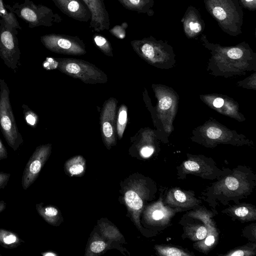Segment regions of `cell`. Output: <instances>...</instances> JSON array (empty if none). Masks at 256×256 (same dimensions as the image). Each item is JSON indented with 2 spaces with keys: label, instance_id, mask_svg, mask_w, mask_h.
<instances>
[{
  "label": "cell",
  "instance_id": "4fadbf2b",
  "mask_svg": "<svg viewBox=\"0 0 256 256\" xmlns=\"http://www.w3.org/2000/svg\"><path fill=\"white\" fill-rule=\"evenodd\" d=\"M124 200L128 206L134 212H138L142 207V200L134 190L126 191L124 194Z\"/></svg>",
  "mask_w": 256,
  "mask_h": 256
},
{
  "label": "cell",
  "instance_id": "e575fe53",
  "mask_svg": "<svg viewBox=\"0 0 256 256\" xmlns=\"http://www.w3.org/2000/svg\"><path fill=\"white\" fill-rule=\"evenodd\" d=\"M214 242V238L213 236H208L205 240V244L207 246H211Z\"/></svg>",
  "mask_w": 256,
  "mask_h": 256
},
{
  "label": "cell",
  "instance_id": "d6986e66",
  "mask_svg": "<svg viewBox=\"0 0 256 256\" xmlns=\"http://www.w3.org/2000/svg\"><path fill=\"white\" fill-rule=\"evenodd\" d=\"M158 252L161 254L167 256H188L180 250L175 248H158Z\"/></svg>",
  "mask_w": 256,
  "mask_h": 256
},
{
  "label": "cell",
  "instance_id": "74e56055",
  "mask_svg": "<svg viewBox=\"0 0 256 256\" xmlns=\"http://www.w3.org/2000/svg\"><path fill=\"white\" fill-rule=\"evenodd\" d=\"M42 254L44 256H57L56 254L52 252H46L42 253Z\"/></svg>",
  "mask_w": 256,
  "mask_h": 256
},
{
  "label": "cell",
  "instance_id": "3957f363",
  "mask_svg": "<svg viewBox=\"0 0 256 256\" xmlns=\"http://www.w3.org/2000/svg\"><path fill=\"white\" fill-rule=\"evenodd\" d=\"M57 68L62 72L88 84H104L106 74L93 64L74 58H54Z\"/></svg>",
  "mask_w": 256,
  "mask_h": 256
},
{
  "label": "cell",
  "instance_id": "ac0fdd59",
  "mask_svg": "<svg viewBox=\"0 0 256 256\" xmlns=\"http://www.w3.org/2000/svg\"><path fill=\"white\" fill-rule=\"evenodd\" d=\"M22 108H24V117L28 124L32 126H36L38 120L37 115L26 106L23 105Z\"/></svg>",
  "mask_w": 256,
  "mask_h": 256
},
{
  "label": "cell",
  "instance_id": "f546056e",
  "mask_svg": "<svg viewBox=\"0 0 256 256\" xmlns=\"http://www.w3.org/2000/svg\"><path fill=\"white\" fill-rule=\"evenodd\" d=\"M234 213L238 216L244 217L248 214V210L246 207H240L235 210Z\"/></svg>",
  "mask_w": 256,
  "mask_h": 256
},
{
  "label": "cell",
  "instance_id": "7402d4cb",
  "mask_svg": "<svg viewBox=\"0 0 256 256\" xmlns=\"http://www.w3.org/2000/svg\"><path fill=\"white\" fill-rule=\"evenodd\" d=\"M222 132L220 129L215 127H210L206 130L208 136L212 139H216L220 137Z\"/></svg>",
  "mask_w": 256,
  "mask_h": 256
},
{
  "label": "cell",
  "instance_id": "7a4b0ae2",
  "mask_svg": "<svg viewBox=\"0 0 256 256\" xmlns=\"http://www.w3.org/2000/svg\"><path fill=\"white\" fill-rule=\"evenodd\" d=\"M0 128L8 146L16 151L24 142L19 132L10 100V90L4 80L0 78Z\"/></svg>",
  "mask_w": 256,
  "mask_h": 256
},
{
  "label": "cell",
  "instance_id": "d6a6232c",
  "mask_svg": "<svg viewBox=\"0 0 256 256\" xmlns=\"http://www.w3.org/2000/svg\"><path fill=\"white\" fill-rule=\"evenodd\" d=\"M164 216L163 212L160 210H154L152 214V217L155 220H160L163 218Z\"/></svg>",
  "mask_w": 256,
  "mask_h": 256
},
{
  "label": "cell",
  "instance_id": "4316f807",
  "mask_svg": "<svg viewBox=\"0 0 256 256\" xmlns=\"http://www.w3.org/2000/svg\"><path fill=\"white\" fill-rule=\"evenodd\" d=\"M174 197L179 202H184L186 200V196L184 193L180 190H176L174 192Z\"/></svg>",
  "mask_w": 256,
  "mask_h": 256
},
{
  "label": "cell",
  "instance_id": "9a60e30c",
  "mask_svg": "<svg viewBox=\"0 0 256 256\" xmlns=\"http://www.w3.org/2000/svg\"><path fill=\"white\" fill-rule=\"evenodd\" d=\"M128 122V109L124 104H122L118 110L116 118V133L120 139L122 138Z\"/></svg>",
  "mask_w": 256,
  "mask_h": 256
},
{
  "label": "cell",
  "instance_id": "4dcf8cb0",
  "mask_svg": "<svg viewBox=\"0 0 256 256\" xmlns=\"http://www.w3.org/2000/svg\"><path fill=\"white\" fill-rule=\"evenodd\" d=\"M8 154L6 149L0 139V160L6 158Z\"/></svg>",
  "mask_w": 256,
  "mask_h": 256
},
{
  "label": "cell",
  "instance_id": "8d00e7d4",
  "mask_svg": "<svg viewBox=\"0 0 256 256\" xmlns=\"http://www.w3.org/2000/svg\"><path fill=\"white\" fill-rule=\"evenodd\" d=\"M230 256H244L245 255V253H244V252L242 251V250H236L232 254H230Z\"/></svg>",
  "mask_w": 256,
  "mask_h": 256
},
{
  "label": "cell",
  "instance_id": "277c9868",
  "mask_svg": "<svg viewBox=\"0 0 256 256\" xmlns=\"http://www.w3.org/2000/svg\"><path fill=\"white\" fill-rule=\"evenodd\" d=\"M18 33L17 29L0 20V57L14 72L20 65V51Z\"/></svg>",
  "mask_w": 256,
  "mask_h": 256
},
{
  "label": "cell",
  "instance_id": "f35d334b",
  "mask_svg": "<svg viewBox=\"0 0 256 256\" xmlns=\"http://www.w3.org/2000/svg\"><path fill=\"white\" fill-rule=\"evenodd\" d=\"M246 0V2H252V1H253V0Z\"/></svg>",
  "mask_w": 256,
  "mask_h": 256
},
{
  "label": "cell",
  "instance_id": "603a6c76",
  "mask_svg": "<svg viewBox=\"0 0 256 256\" xmlns=\"http://www.w3.org/2000/svg\"><path fill=\"white\" fill-rule=\"evenodd\" d=\"M172 104V100L169 96L162 98L159 102V107L160 109L166 110L168 109Z\"/></svg>",
  "mask_w": 256,
  "mask_h": 256
},
{
  "label": "cell",
  "instance_id": "6da1fadb",
  "mask_svg": "<svg viewBox=\"0 0 256 256\" xmlns=\"http://www.w3.org/2000/svg\"><path fill=\"white\" fill-rule=\"evenodd\" d=\"M6 8L24 21L29 28L40 26L50 27L55 23H60L62 18L50 8L41 4H36L30 0L24 2H16L12 6L4 4Z\"/></svg>",
  "mask_w": 256,
  "mask_h": 256
},
{
  "label": "cell",
  "instance_id": "7c38bea8",
  "mask_svg": "<svg viewBox=\"0 0 256 256\" xmlns=\"http://www.w3.org/2000/svg\"><path fill=\"white\" fill-rule=\"evenodd\" d=\"M36 208L44 220L52 225H56L58 219L59 212L58 210L52 206H44L43 203L36 205Z\"/></svg>",
  "mask_w": 256,
  "mask_h": 256
},
{
  "label": "cell",
  "instance_id": "1f68e13d",
  "mask_svg": "<svg viewBox=\"0 0 256 256\" xmlns=\"http://www.w3.org/2000/svg\"><path fill=\"white\" fill-rule=\"evenodd\" d=\"M153 152L154 150L152 148L149 146H145L142 149L140 153L143 156L148 157L152 155V154L153 153Z\"/></svg>",
  "mask_w": 256,
  "mask_h": 256
},
{
  "label": "cell",
  "instance_id": "836d02e7",
  "mask_svg": "<svg viewBox=\"0 0 256 256\" xmlns=\"http://www.w3.org/2000/svg\"><path fill=\"white\" fill-rule=\"evenodd\" d=\"M224 104V100L222 98H216L213 102V104L216 108H220Z\"/></svg>",
  "mask_w": 256,
  "mask_h": 256
},
{
  "label": "cell",
  "instance_id": "8992f818",
  "mask_svg": "<svg viewBox=\"0 0 256 256\" xmlns=\"http://www.w3.org/2000/svg\"><path fill=\"white\" fill-rule=\"evenodd\" d=\"M51 150L52 145L50 144L36 148L23 172L22 185L24 190H27L36 180L50 154Z\"/></svg>",
  "mask_w": 256,
  "mask_h": 256
},
{
  "label": "cell",
  "instance_id": "8fae6325",
  "mask_svg": "<svg viewBox=\"0 0 256 256\" xmlns=\"http://www.w3.org/2000/svg\"><path fill=\"white\" fill-rule=\"evenodd\" d=\"M24 241L16 232L0 228V245L5 248H15Z\"/></svg>",
  "mask_w": 256,
  "mask_h": 256
},
{
  "label": "cell",
  "instance_id": "5b68a950",
  "mask_svg": "<svg viewBox=\"0 0 256 256\" xmlns=\"http://www.w3.org/2000/svg\"><path fill=\"white\" fill-rule=\"evenodd\" d=\"M40 40L46 48L56 54L78 56L86 53L84 43L78 36L50 34L41 36Z\"/></svg>",
  "mask_w": 256,
  "mask_h": 256
},
{
  "label": "cell",
  "instance_id": "9c48e42d",
  "mask_svg": "<svg viewBox=\"0 0 256 256\" xmlns=\"http://www.w3.org/2000/svg\"><path fill=\"white\" fill-rule=\"evenodd\" d=\"M55 6L64 14L80 22L90 20L91 14L80 0H52Z\"/></svg>",
  "mask_w": 256,
  "mask_h": 256
},
{
  "label": "cell",
  "instance_id": "83f0119b",
  "mask_svg": "<svg viewBox=\"0 0 256 256\" xmlns=\"http://www.w3.org/2000/svg\"><path fill=\"white\" fill-rule=\"evenodd\" d=\"M207 234V230L204 226H200L196 230V237L198 240L204 239Z\"/></svg>",
  "mask_w": 256,
  "mask_h": 256
},
{
  "label": "cell",
  "instance_id": "cb8c5ba5",
  "mask_svg": "<svg viewBox=\"0 0 256 256\" xmlns=\"http://www.w3.org/2000/svg\"><path fill=\"white\" fill-rule=\"evenodd\" d=\"M242 51L239 48H232L228 52V56L233 59L239 58L242 56Z\"/></svg>",
  "mask_w": 256,
  "mask_h": 256
},
{
  "label": "cell",
  "instance_id": "d590c367",
  "mask_svg": "<svg viewBox=\"0 0 256 256\" xmlns=\"http://www.w3.org/2000/svg\"><path fill=\"white\" fill-rule=\"evenodd\" d=\"M6 204L4 200H0V214L4 212L6 208Z\"/></svg>",
  "mask_w": 256,
  "mask_h": 256
},
{
  "label": "cell",
  "instance_id": "44dd1931",
  "mask_svg": "<svg viewBox=\"0 0 256 256\" xmlns=\"http://www.w3.org/2000/svg\"><path fill=\"white\" fill-rule=\"evenodd\" d=\"M225 184L231 190H236L239 186L238 180L233 177H228L225 180Z\"/></svg>",
  "mask_w": 256,
  "mask_h": 256
},
{
  "label": "cell",
  "instance_id": "d4e9b609",
  "mask_svg": "<svg viewBox=\"0 0 256 256\" xmlns=\"http://www.w3.org/2000/svg\"><path fill=\"white\" fill-rule=\"evenodd\" d=\"M10 176V174L9 173L0 172V190L4 188L6 186L9 181Z\"/></svg>",
  "mask_w": 256,
  "mask_h": 256
},
{
  "label": "cell",
  "instance_id": "ffe728a7",
  "mask_svg": "<svg viewBox=\"0 0 256 256\" xmlns=\"http://www.w3.org/2000/svg\"><path fill=\"white\" fill-rule=\"evenodd\" d=\"M106 246V244L104 241L96 240L91 243L90 248L93 253H100L104 250Z\"/></svg>",
  "mask_w": 256,
  "mask_h": 256
},
{
  "label": "cell",
  "instance_id": "5bb4252c",
  "mask_svg": "<svg viewBox=\"0 0 256 256\" xmlns=\"http://www.w3.org/2000/svg\"><path fill=\"white\" fill-rule=\"evenodd\" d=\"M92 40L103 54L108 56H114L111 44L106 37L100 34H95L92 36Z\"/></svg>",
  "mask_w": 256,
  "mask_h": 256
},
{
  "label": "cell",
  "instance_id": "484cf974",
  "mask_svg": "<svg viewBox=\"0 0 256 256\" xmlns=\"http://www.w3.org/2000/svg\"><path fill=\"white\" fill-rule=\"evenodd\" d=\"M186 170L192 172H196L200 169V166L198 163L194 161L188 160L184 163Z\"/></svg>",
  "mask_w": 256,
  "mask_h": 256
},
{
  "label": "cell",
  "instance_id": "e0dca14e",
  "mask_svg": "<svg viewBox=\"0 0 256 256\" xmlns=\"http://www.w3.org/2000/svg\"><path fill=\"white\" fill-rule=\"evenodd\" d=\"M67 168L72 175H78L83 172L84 168V163L83 158L77 156L68 162Z\"/></svg>",
  "mask_w": 256,
  "mask_h": 256
},
{
  "label": "cell",
  "instance_id": "2e32d148",
  "mask_svg": "<svg viewBox=\"0 0 256 256\" xmlns=\"http://www.w3.org/2000/svg\"><path fill=\"white\" fill-rule=\"evenodd\" d=\"M0 17L5 22L10 24L15 28L22 30L16 15L6 8L3 0H0Z\"/></svg>",
  "mask_w": 256,
  "mask_h": 256
},
{
  "label": "cell",
  "instance_id": "52a82bcc",
  "mask_svg": "<svg viewBox=\"0 0 256 256\" xmlns=\"http://www.w3.org/2000/svg\"><path fill=\"white\" fill-rule=\"evenodd\" d=\"M118 101L110 98L105 101L100 115L101 134L106 146L110 148L116 142Z\"/></svg>",
  "mask_w": 256,
  "mask_h": 256
},
{
  "label": "cell",
  "instance_id": "f1b7e54d",
  "mask_svg": "<svg viewBox=\"0 0 256 256\" xmlns=\"http://www.w3.org/2000/svg\"><path fill=\"white\" fill-rule=\"evenodd\" d=\"M188 28L191 31L194 32H198L201 30L200 24L196 22H190L188 24Z\"/></svg>",
  "mask_w": 256,
  "mask_h": 256
},
{
  "label": "cell",
  "instance_id": "30bf717a",
  "mask_svg": "<svg viewBox=\"0 0 256 256\" xmlns=\"http://www.w3.org/2000/svg\"><path fill=\"white\" fill-rule=\"evenodd\" d=\"M125 8L138 13L153 14V0H117Z\"/></svg>",
  "mask_w": 256,
  "mask_h": 256
},
{
  "label": "cell",
  "instance_id": "ba28073f",
  "mask_svg": "<svg viewBox=\"0 0 256 256\" xmlns=\"http://www.w3.org/2000/svg\"><path fill=\"white\" fill-rule=\"evenodd\" d=\"M91 14L90 28L100 32L110 28V16L104 0H82Z\"/></svg>",
  "mask_w": 256,
  "mask_h": 256
}]
</instances>
